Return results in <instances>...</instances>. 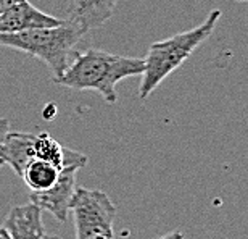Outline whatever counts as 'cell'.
Segmentation results:
<instances>
[{
  "label": "cell",
  "mask_w": 248,
  "mask_h": 239,
  "mask_svg": "<svg viewBox=\"0 0 248 239\" xmlns=\"http://www.w3.org/2000/svg\"><path fill=\"white\" fill-rule=\"evenodd\" d=\"M74 58L64 71L53 76V83L73 91H95L107 103L118 102L116 84L126 78L140 76L143 58L126 57L100 49L73 52Z\"/></svg>",
  "instance_id": "cell-1"
},
{
  "label": "cell",
  "mask_w": 248,
  "mask_h": 239,
  "mask_svg": "<svg viewBox=\"0 0 248 239\" xmlns=\"http://www.w3.org/2000/svg\"><path fill=\"white\" fill-rule=\"evenodd\" d=\"M221 17V10L215 8L208 13L205 21L198 24V26L150 44L147 57L143 58L145 68L140 74L142 79L140 86H139V99L145 101L147 97H150V94L170 74L179 69L192 57V53L211 37Z\"/></svg>",
  "instance_id": "cell-2"
},
{
  "label": "cell",
  "mask_w": 248,
  "mask_h": 239,
  "mask_svg": "<svg viewBox=\"0 0 248 239\" xmlns=\"http://www.w3.org/2000/svg\"><path fill=\"white\" fill-rule=\"evenodd\" d=\"M84 37V33L66 19L52 28H36L19 33H0V46L21 51L39 58L52 69L53 76L64 71L73 47Z\"/></svg>",
  "instance_id": "cell-3"
},
{
  "label": "cell",
  "mask_w": 248,
  "mask_h": 239,
  "mask_svg": "<svg viewBox=\"0 0 248 239\" xmlns=\"http://www.w3.org/2000/svg\"><path fill=\"white\" fill-rule=\"evenodd\" d=\"M71 212L76 239H115L116 207L103 191L76 188Z\"/></svg>",
  "instance_id": "cell-4"
},
{
  "label": "cell",
  "mask_w": 248,
  "mask_h": 239,
  "mask_svg": "<svg viewBox=\"0 0 248 239\" xmlns=\"http://www.w3.org/2000/svg\"><path fill=\"white\" fill-rule=\"evenodd\" d=\"M87 165V155L82 152L66 149L64 165L60 171L57 183L50 189L42 192H31V202L42 210L52 213L58 222H66L71 212V204L76 192V175Z\"/></svg>",
  "instance_id": "cell-5"
},
{
  "label": "cell",
  "mask_w": 248,
  "mask_h": 239,
  "mask_svg": "<svg viewBox=\"0 0 248 239\" xmlns=\"http://www.w3.org/2000/svg\"><path fill=\"white\" fill-rule=\"evenodd\" d=\"M64 19L48 15L28 0L12 5L0 13V33H19L36 28H52L62 24Z\"/></svg>",
  "instance_id": "cell-6"
},
{
  "label": "cell",
  "mask_w": 248,
  "mask_h": 239,
  "mask_svg": "<svg viewBox=\"0 0 248 239\" xmlns=\"http://www.w3.org/2000/svg\"><path fill=\"white\" fill-rule=\"evenodd\" d=\"M120 0H68L66 21L86 34L103 26L113 17Z\"/></svg>",
  "instance_id": "cell-7"
},
{
  "label": "cell",
  "mask_w": 248,
  "mask_h": 239,
  "mask_svg": "<svg viewBox=\"0 0 248 239\" xmlns=\"http://www.w3.org/2000/svg\"><path fill=\"white\" fill-rule=\"evenodd\" d=\"M3 228L12 239H42L46 235L42 208L34 202L15 205L10 208Z\"/></svg>",
  "instance_id": "cell-8"
},
{
  "label": "cell",
  "mask_w": 248,
  "mask_h": 239,
  "mask_svg": "<svg viewBox=\"0 0 248 239\" xmlns=\"http://www.w3.org/2000/svg\"><path fill=\"white\" fill-rule=\"evenodd\" d=\"M36 134L23 131H8L2 146H0V158L3 163H8L15 173L21 178L23 170L34 158L32 142Z\"/></svg>",
  "instance_id": "cell-9"
},
{
  "label": "cell",
  "mask_w": 248,
  "mask_h": 239,
  "mask_svg": "<svg viewBox=\"0 0 248 239\" xmlns=\"http://www.w3.org/2000/svg\"><path fill=\"white\" fill-rule=\"evenodd\" d=\"M62 168L52 165L50 162L32 158L21 173L24 184L31 189V192H42L50 189L60 176Z\"/></svg>",
  "instance_id": "cell-10"
},
{
  "label": "cell",
  "mask_w": 248,
  "mask_h": 239,
  "mask_svg": "<svg viewBox=\"0 0 248 239\" xmlns=\"http://www.w3.org/2000/svg\"><path fill=\"white\" fill-rule=\"evenodd\" d=\"M66 149L63 147L57 139H53L48 133H39L34 136L32 142V154L34 158H41V160L50 162L52 165L58 168H63L64 165V155H66Z\"/></svg>",
  "instance_id": "cell-11"
},
{
  "label": "cell",
  "mask_w": 248,
  "mask_h": 239,
  "mask_svg": "<svg viewBox=\"0 0 248 239\" xmlns=\"http://www.w3.org/2000/svg\"><path fill=\"white\" fill-rule=\"evenodd\" d=\"M10 131V121L8 118H0V146H2L5 136H7V133ZM3 165V160L0 158V167Z\"/></svg>",
  "instance_id": "cell-12"
},
{
  "label": "cell",
  "mask_w": 248,
  "mask_h": 239,
  "mask_svg": "<svg viewBox=\"0 0 248 239\" xmlns=\"http://www.w3.org/2000/svg\"><path fill=\"white\" fill-rule=\"evenodd\" d=\"M158 239H186V236L182 231H171V233H168V235H163Z\"/></svg>",
  "instance_id": "cell-13"
},
{
  "label": "cell",
  "mask_w": 248,
  "mask_h": 239,
  "mask_svg": "<svg viewBox=\"0 0 248 239\" xmlns=\"http://www.w3.org/2000/svg\"><path fill=\"white\" fill-rule=\"evenodd\" d=\"M21 2V0H0V13L3 12V10H7L8 7H12V5Z\"/></svg>",
  "instance_id": "cell-14"
},
{
  "label": "cell",
  "mask_w": 248,
  "mask_h": 239,
  "mask_svg": "<svg viewBox=\"0 0 248 239\" xmlns=\"http://www.w3.org/2000/svg\"><path fill=\"white\" fill-rule=\"evenodd\" d=\"M0 239H12V238H10L8 233H7V230H5L3 226L0 228Z\"/></svg>",
  "instance_id": "cell-15"
},
{
  "label": "cell",
  "mask_w": 248,
  "mask_h": 239,
  "mask_svg": "<svg viewBox=\"0 0 248 239\" xmlns=\"http://www.w3.org/2000/svg\"><path fill=\"white\" fill-rule=\"evenodd\" d=\"M42 239H62L58 235H44Z\"/></svg>",
  "instance_id": "cell-16"
},
{
  "label": "cell",
  "mask_w": 248,
  "mask_h": 239,
  "mask_svg": "<svg viewBox=\"0 0 248 239\" xmlns=\"http://www.w3.org/2000/svg\"><path fill=\"white\" fill-rule=\"evenodd\" d=\"M235 2H240V3H248V0H235Z\"/></svg>",
  "instance_id": "cell-17"
}]
</instances>
